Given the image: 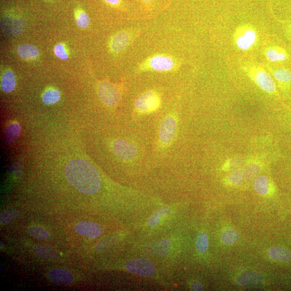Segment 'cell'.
I'll use <instances>...</instances> for the list:
<instances>
[{
	"mask_svg": "<svg viewBox=\"0 0 291 291\" xmlns=\"http://www.w3.org/2000/svg\"><path fill=\"white\" fill-rule=\"evenodd\" d=\"M192 289L194 290H203V287L199 281H195L193 283Z\"/></svg>",
	"mask_w": 291,
	"mask_h": 291,
	"instance_id": "35",
	"label": "cell"
},
{
	"mask_svg": "<svg viewBox=\"0 0 291 291\" xmlns=\"http://www.w3.org/2000/svg\"><path fill=\"white\" fill-rule=\"evenodd\" d=\"M269 256L274 260L288 261L291 258V255L286 249L280 247H273L269 250Z\"/></svg>",
	"mask_w": 291,
	"mask_h": 291,
	"instance_id": "19",
	"label": "cell"
},
{
	"mask_svg": "<svg viewBox=\"0 0 291 291\" xmlns=\"http://www.w3.org/2000/svg\"><path fill=\"white\" fill-rule=\"evenodd\" d=\"M103 1L106 5L114 7L119 6L123 2V0H103Z\"/></svg>",
	"mask_w": 291,
	"mask_h": 291,
	"instance_id": "34",
	"label": "cell"
},
{
	"mask_svg": "<svg viewBox=\"0 0 291 291\" xmlns=\"http://www.w3.org/2000/svg\"><path fill=\"white\" fill-rule=\"evenodd\" d=\"M261 171V166L257 163L248 165L243 170L245 181L247 183L251 182L255 179Z\"/></svg>",
	"mask_w": 291,
	"mask_h": 291,
	"instance_id": "22",
	"label": "cell"
},
{
	"mask_svg": "<svg viewBox=\"0 0 291 291\" xmlns=\"http://www.w3.org/2000/svg\"><path fill=\"white\" fill-rule=\"evenodd\" d=\"M18 52L21 57L27 60L35 59L40 54L37 47L28 44L20 45L18 48Z\"/></svg>",
	"mask_w": 291,
	"mask_h": 291,
	"instance_id": "16",
	"label": "cell"
},
{
	"mask_svg": "<svg viewBox=\"0 0 291 291\" xmlns=\"http://www.w3.org/2000/svg\"><path fill=\"white\" fill-rule=\"evenodd\" d=\"M126 267L129 271L141 276L152 277L156 273L154 264L145 258L134 259L126 265Z\"/></svg>",
	"mask_w": 291,
	"mask_h": 291,
	"instance_id": "5",
	"label": "cell"
},
{
	"mask_svg": "<svg viewBox=\"0 0 291 291\" xmlns=\"http://www.w3.org/2000/svg\"><path fill=\"white\" fill-rule=\"evenodd\" d=\"M115 153L122 159L131 160L137 155V149L135 146L128 141L118 140L114 141L113 145Z\"/></svg>",
	"mask_w": 291,
	"mask_h": 291,
	"instance_id": "9",
	"label": "cell"
},
{
	"mask_svg": "<svg viewBox=\"0 0 291 291\" xmlns=\"http://www.w3.org/2000/svg\"><path fill=\"white\" fill-rule=\"evenodd\" d=\"M196 249L200 254L206 253L209 248V238L205 232L200 233L196 240Z\"/></svg>",
	"mask_w": 291,
	"mask_h": 291,
	"instance_id": "27",
	"label": "cell"
},
{
	"mask_svg": "<svg viewBox=\"0 0 291 291\" xmlns=\"http://www.w3.org/2000/svg\"><path fill=\"white\" fill-rule=\"evenodd\" d=\"M76 20L77 25L81 28H86L90 25L89 15L81 10L76 12Z\"/></svg>",
	"mask_w": 291,
	"mask_h": 291,
	"instance_id": "30",
	"label": "cell"
},
{
	"mask_svg": "<svg viewBox=\"0 0 291 291\" xmlns=\"http://www.w3.org/2000/svg\"><path fill=\"white\" fill-rule=\"evenodd\" d=\"M169 212V209L167 207H163L159 209L149 218L148 221L149 225L153 227L158 225L160 223L161 218L163 216L167 215Z\"/></svg>",
	"mask_w": 291,
	"mask_h": 291,
	"instance_id": "29",
	"label": "cell"
},
{
	"mask_svg": "<svg viewBox=\"0 0 291 291\" xmlns=\"http://www.w3.org/2000/svg\"><path fill=\"white\" fill-rule=\"evenodd\" d=\"M229 182L234 186H240L242 185L245 181L243 171L236 170L232 171L227 178Z\"/></svg>",
	"mask_w": 291,
	"mask_h": 291,
	"instance_id": "31",
	"label": "cell"
},
{
	"mask_svg": "<svg viewBox=\"0 0 291 291\" xmlns=\"http://www.w3.org/2000/svg\"><path fill=\"white\" fill-rule=\"evenodd\" d=\"M265 56L267 60L272 62L284 61L288 57L285 50L277 46L267 47L265 50Z\"/></svg>",
	"mask_w": 291,
	"mask_h": 291,
	"instance_id": "13",
	"label": "cell"
},
{
	"mask_svg": "<svg viewBox=\"0 0 291 291\" xmlns=\"http://www.w3.org/2000/svg\"><path fill=\"white\" fill-rule=\"evenodd\" d=\"M76 231L90 239H96L103 232V229L99 224L89 221L78 223L75 227Z\"/></svg>",
	"mask_w": 291,
	"mask_h": 291,
	"instance_id": "10",
	"label": "cell"
},
{
	"mask_svg": "<svg viewBox=\"0 0 291 291\" xmlns=\"http://www.w3.org/2000/svg\"><path fill=\"white\" fill-rule=\"evenodd\" d=\"M16 78L12 71H7L2 77V88L7 93L12 92L15 88Z\"/></svg>",
	"mask_w": 291,
	"mask_h": 291,
	"instance_id": "20",
	"label": "cell"
},
{
	"mask_svg": "<svg viewBox=\"0 0 291 291\" xmlns=\"http://www.w3.org/2000/svg\"><path fill=\"white\" fill-rule=\"evenodd\" d=\"M34 253L39 257L46 260L54 261L57 260L60 255L53 248L45 246L37 245L34 248Z\"/></svg>",
	"mask_w": 291,
	"mask_h": 291,
	"instance_id": "15",
	"label": "cell"
},
{
	"mask_svg": "<svg viewBox=\"0 0 291 291\" xmlns=\"http://www.w3.org/2000/svg\"><path fill=\"white\" fill-rule=\"evenodd\" d=\"M21 128L17 123L11 124L5 132V138L8 143L12 144L17 140L20 135Z\"/></svg>",
	"mask_w": 291,
	"mask_h": 291,
	"instance_id": "21",
	"label": "cell"
},
{
	"mask_svg": "<svg viewBox=\"0 0 291 291\" xmlns=\"http://www.w3.org/2000/svg\"><path fill=\"white\" fill-rule=\"evenodd\" d=\"M145 67L155 72H169L175 68L176 62L166 55H155L146 62Z\"/></svg>",
	"mask_w": 291,
	"mask_h": 291,
	"instance_id": "6",
	"label": "cell"
},
{
	"mask_svg": "<svg viewBox=\"0 0 291 291\" xmlns=\"http://www.w3.org/2000/svg\"><path fill=\"white\" fill-rule=\"evenodd\" d=\"M28 232L31 237L39 240H45L50 237V234L48 231L38 225L30 226Z\"/></svg>",
	"mask_w": 291,
	"mask_h": 291,
	"instance_id": "24",
	"label": "cell"
},
{
	"mask_svg": "<svg viewBox=\"0 0 291 291\" xmlns=\"http://www.w3.org/2000/svg\"><path fill=\"white\" fill-rule=\"evenodd\" d=\"M100 98L108 106H114L120 100V94L116 86L107 82H102L99 86Z\"/></svg>",
	"mask_w": 291,
	"mask_h": 291,
	"instance_id": "7",
	"label": "cell"
},
{
	"mask_svg": "<svg viewBox=\"0 0 291 291\" xmlns=\"http://www.w3.org/2000/svg\"><path fill=\"white\" fill-rule=\"evenodd\" d=\"M254 187L256 192L259 195L265 196L269 191V180L265 176H257L254 181Z\"/></svg>",
	"mask_w": 291,
	"mask_h": 291,
	"instance_id": "18",
	"label": "cell"
},
{
	"mask_svg": "<svg viewBox=\"0 0 291 291\" xmlns=\"http://www.w3.org/2000/svg\"><path fill=\"white\" fill-rule=\"evenodd\" d=\"M271 71L274 79L279 84L288 85L291 83V72L289 70L277 68Z\"/></svg>",
	"mask_w": 291,
	"mask_h": 291,
	"instance_id": "17",
	"label": "cell"
},
{
	"mask_svg": "<svg viewBox=\"0 0 291 291\" xmlns=\"http://www.w3.org/2000/svg\"><path fill=\"white\" fill-rule=\"evenodd\" d=\"M263 280L261 275L255 272H247L238 279V284L242 286H250L260 284Z\"/></svg>",
	"mask_w": 291,
	"mask_h": 291,
	"instance_id": "14",
	"label": "cell"
},
{
	"mask_svg": "<svg viewBox=\"0 0 291 291\" xmlns=\"http://www.w3.org/2000/svg\"><path fill=\"white\" fill-rule=\"evenodd\" d=\"M161 103L158 93L153 91L146 92L141 95L135 101L137 111L143 113H150L159 108Z\"/></svg>",
	"mask_w": 291,
	"mask_h": 291,
	"instance_id": "4",
	"label": "cell"
},
{
	"mask_svg": "<svg viewBox=\"0 0 291 291\" xmlns=\"http://www.w3.org/2000/svg\"><path fill=\"white\" fill-rule=\"evenodd\" d=\"M54 52L56 56L61 60H66L69 57L68 54L64 44H59L55 46Z\"/></svg>",
	"mask_w": 291,
	"mask_h": 291,
	"instance_id": "33",
	"label": "cell"
},
{
	"mask_svg": "<svg viewBox=\"0 0 291 291\" xmlns=\"http://www.w3.org/2000/svg\"><path fill=\"white\" fill-rule=\"evenodd\" d=\"M170 244L168 240H163L155 243L152 247L154 253L158 256L166 255L168 253Z\"/></svg>",
	"mask_w": 291,
	"mask_h": 291,
	"instance_id": "26",
	"label": "cell"
},
{
	"mask_svg": "<svg viewBox=\"0 0 291 291\" xmlns=\"http://www.w3.org/2000/svg\"><path fill=\"white\" fill-rule=\"evenodd\" d=\"M6 30H9L8 32L10 33L11 35H17L21 33L24 28L23 22L20 20H10L7 22L6 25Z\"/></svg>",
	"mask_w": 291,
	"mask_h": 291,
	"instance_id": "28",
	"label": "cell"
},
{
	"mask_svg": "<svg viewBox=\"0 0 291 291\" xmlns=\"http://www.w3.org/2000/svg\"><path fill=\"white\" fill-rule=\"evenodd\" d=\"M240 237L239 232L231 228L223 232L221 235V241L226 246H231L237 243Z\"/></svg>",
	"mask_w": 291,
	"mask_h": 291,
	"instance_id": "23",
	"label": "cell"
},
{
	"mask_svg": "<svg viewBox=\"0 0 291 291\" xmlns=\"http://www.w3.org/2000/svg\"><path fill=\"white\" fill-rule=\"evenodd\" d=\"M20 215L18 210L11 209L3 212L0 217V222L2 224H6L14 221Z\"/></svg>",
	"mask_w": 291,
	"mask_h": 291,
	"instance_id": "32",
	"label": "cell"
},
{
	"mask_svg": "<svg viewBox=\"0 0 291 291\" xmlns=\"http://www.w3.org/2000/svg\"><path fill=\"white\" fill-rule=\"evenodd\" d=\"M242 68L259 88L270 94L276 93V84L271 76L263 67L252 63H246Z\"/></svg>",
	"mask_w": 291,
	"mask_h": 291,
	"instance_id": "2",
	"label": "cell"
},
{
	"mask_svg": "<svg viewBox=\"0 0 291 291\" xmlns=\"http://www.w3.org/2000/svg\"><path fill=\"white\" fill-rule=\"evenodd\" d=\"M258 34L255 28L250 24H242L236 29L233 34V41L237 48L248 50L255 45Z\"/></svg>",
	"mask_w": 291,
	"mask_h": 291,
	"instance_id": "3",
	"label": "cell"
},
{
	"mask_svg": "<svg viewBox=\"0 0 291 291\" xmlns=\"http://www.w3.org/2000/svg\"><path fill=\"white\" fill-rule=\"evenodd\" d=\"M177 129V122L174 117L169 116L162 122L159 131V138L163 145L170 143L174 138Z\"/></svg>",
	"mask_w": 291,
	"mask_h": 291,
	"instance_id": "8",
	"label": "cell"
},
{
	"mask_svg": "<svg viewBox=\"0 0 291 291\" xmlns=\"http://www.w3.org/2000/svg\"><path fill=\"white\" fill-rule=\"evenodd\" d=\"M61 98L59 91L56 89H50L45 91L42 96L43 103L46 105L56 103Z\"/></svg>",
	"mask_w": 291,
	"mask_h": 291,
	"instance_id": "25",
	"label": "cell"
},
{
	"mask_svg": "<svg viewBox=\"0 0 291 291\" xmlns=\"http://www.w3.org/2000/svg\"><path fill=\"white\" fill-rule=\"evenodd\" d=\"M131 35L127 31H122L114 35L110 42V49L114 53L123 51L130 44Z\"/></svg>",
	"mask_w": 291,
	"mask_h": 291,
	"instance_id": "11",
	"label": "cell"
},
{
	"mask_svg": "<svg viewBox=\"0 0 291 291\" xmlns=\"http://www.w3.org/2000/svg\"><path fill=\"white\" fill-rule=\"evenodd\" d=\"M68 182L81 193H96L101 186V179L97 169L87 161L77 159L70 161L65 170Z\"/></svg>",
	"mask_w": 291,
	"mask_h": 291,
	"instance_id": "1",
	"label": "cell"
},
{
	"mask_svg": "<svg viewBox=\"0 0 291 291\" xmlns=\"http://www.w3.org/2000/svg\"><path fill=\"white\" fill-rule=\"evenodd\" d=\"M49 279L56 284L67 285L72 283L74 278L69 271L64 269H53L48 274Z\"/></svg>",
	"mask_w": 291,
	"mask_h": 291,
	"instance_id": "12",
	"label": "cell"
}]
</instances>
